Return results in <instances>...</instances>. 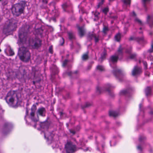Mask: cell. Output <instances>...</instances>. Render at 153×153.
<instances>
[{
	"label": "cell",
	"mask_w": 153,
	"mask_h": 153,
	"mask_svg": "<svg viewBox=\"0 0 153 153\" xmlns=\"http://www.w3.org/2000/svg\"><path fill=\"white\" fill-rule=\"evenodd\" d=\"M109 11V8L108 7H106V8H105L104 10H103V12L104 13H105V14H106Z\"/></svg>",
	"instance_id": "ffe728a7"
},
{
	"label": "cell",
	"mask_w": 153,
	"mask_h": 153,
	"mask_svg": "<svg viewBox=\"0 0 153 153\" xmlns=\"http://www.w3.org/2000/svg\"><path fill=\"white\" fill-rule=\"evenodd\" d=\"M121 33H118L115 36V39L117 42H119L121 41Z\"/></svg>",
	"instance_id": "7c38bea8"
},
{
	"label": "cell",
	"mask_w": 153,
	"mask_h": 153,
	"mask_svg": "<svg viewBox=\"0 0 153 153\" xmlns=\"http://www.w3.org/2000/svg\"><path fill=\"white\" fill-rule=\"evenodd\" d=\"M109 114L110 117H117L119 115L118 112H117L116 111H113V110L109 111Z\"/></svg>",
	"instance_id": "30bf717a"
},
{
	"label": "cell",
	"mask_w": 153,
	"mask_h": 153,
	"mask_svg": "<svg viewBox=\"0 0 153 153\" xmlns=\"http://www.w3.org/2000/svg\"><path fill=\"white\" fill-rule=\"evenodd\" d=\"M66 149L67 153H73L75 150V147L71 143L69 142L66 144Z\"/></svg>",
	"instance_id": "52a82bcc"
},
{
	"label": "cell",
	"mask_w": 153,
	"mask_h": 153,
	"mask_svg": "<svg viewBox=\"0 0 153 153\" xmlns=\"http://www.w3.org/2000/svg\"><path fill=\"white\" fill-rule=\"evenodd\" d=\"M78 32L80 37L84 36L85 34V29L81 27H78Z\"/></svg>",
	"instance_id": "9c48e42d"
},
{
	"label": "cell",
	"mask_w": 153,
	"mask_h": 153,
	"mask_svg": "<svg viewBox=\"0 0 153 153\" xmlns=\"http://www.w3.org/2000/svg\"><path fill=\"white\" fill-rule=\"evenodd\" d=\"M150 1V0H143V1L144 3H145V2H147V1Z\"/></svg>",
	"instance_id": "d4e9b609"
},
{
	"label": "cell",
	"mask_w": 153,
	"mask_h": 153,
	"mask_svg": "<svg viewBox=\"0 0 153 153\" xmlns=\"http://www.w3.org/2000/svg\"><path fill=\"white\" fill-rule=\"evenodd\" d=\"M0 21H1V18H0Z\"/></svg>",
	"instance_id": "484cf974"
},
{
	"label": "cell",
	"mask_w": 153,
	"mask_h": 153,
	"mask_svg": "<svg viewBox=\"0 0 153 153\" xmlns=\"http://www.w3.org/2000/svg\"><path fill=\"white\" fill-rule=\"evenodd\" d=\"M104 0H102V1L101 2H100V3H99V5H98V7H100V6H101L102 5V4H103V2H104Z\"/></svg>",
	"instance_id": "cb8c5ba5"
},
{
	"label": "cell",
	"mask_w": 153,
	"mask_h": 153,
	"mask_svg": "<svg viewBox=\"0 0 153 153\" xmlns=\"http://www.w3.org/2000/svg\"><path fill=\"white\" fill-rule=\"evenodd\" d=\"M69 38L70 39H74V37L73 34L71 32L69 33Z\"/></svg>",
	"instance_id": "ac0fdd59"
},
{
	"label": "cell",
	"mask_w": 153,
	"mask_h": 153,
	"mask_svg": "<svg viewBox=\"0 0 153 153\" xmlns=\"http://www.w3.org/2000/svg\"><path fill=\"white\" fill-rule=\"evenodd\" d=\"M142 69L141 68L136 66L134 67V69H133V71H132V75L133 76H137L138 75H139L142 73Z\"/></svg>",
	"instance_id": "ba28073f"
},
{
	"label": "cell",
	"mask_w": 153,
	"mask_h": 153,
	"mask_svg": "<svg viewBox=\"0 0 153 153\" xmlns=\"http://www.w3.org/2000/svg\"><path fill=\"white\" fill-rule=\"evenodd\" d=\"M111 60L113 62H117L118 60V57L117 55H113L111 58Z\"/></svg>",
	"instance_id": "8fae6325"
},
{
	"label": "cell",
	"mask_w": 153,
	"mask_h": 153,
	"mask_svg": "<svg viewBox=\"0 0 153 153\" xmlns=\"http://www.w3.org/2000/svg\"><path fill=\"white\" fill-rule=\"evenodd\" d=\"M6 101L10 106L15 107L18 103V97L15 91H11L8 93L6 98Z\"/></svg>",
	"instance_id": "7a4b0ae2"
},
{
	"label": "cell",
	"mask_w": 153,
	"mask_h": 153,
	"mask_svg": "<svg viewBox=\"0 0 153 153\" xmlns=\"http://www.w3.org/2000/svg\"><path fill=\"white\" fill-rule=\"evenodd\" d=\"M151 92V88L150 87H148L146 88L145 90V94L146 95H148L150 94V93Z\"/></svg>",
	"instance_id": "4fadbf2b"
},
{
	"label": "cell",
	"mask_w": 153,
	"mask_h": 153,
	"mask_svg": "<svg viewBox=\"0 0 153 153\" xmlns=\"http://www.w3.org/2000/svg\"><path fill=\"white\" fill-rule=\"evenodd\" d=\"M25 3L21 2L17 3L14 5L12 8L11 11L13 14L15 16H18L23 13L25 9Z\"/></svg>",
	"instance_id": "277c9868"
},
{
	"label": "cell",
	"mask_w": 153,
	"mask_h": 153,
	"mask_svg": "<svg viewBox=\"0 0 153 153\" xmlns=\"http://www.w3.org/2000/svg\"><path fill=\"white\" fill-rule=\"evenodd\" d=\"M29 44L30 46L33 48H38L42 45V42L39 39L35 38L31 39Z\"/></svg>",
	"instance_id": "8992f818"
},
{
	"label": "cell",
	"mask_w": 153,
	"mask_h": 153,
	"mask_svg": "<svg viewBox=\"0 0 153 153\" xmlns=\"http://www.w3.org/2000/svg\"><path fill=\"white\" fill-rule=\"evenodd\" d=\"M18 57L22 61L27 62L30 60L31 54L27 48L23 47L19 48L18 53Z\"/></svg>",
	"instance_id": "3957f363"
},
{
	"label": "cell",
	"mask_w": 153,
	"mask_h": 153,
	"mask_svg": "<svg viewBox=\"0 0 153 153\" xmlns=\"http://www.w3.org/2000/svg\"><path fill=\"white\" fill-rule=\"evenodd\" d=\"M106 52H104L101 57V59L102 60H102H104V59H105V58H106Z\"/></svg>",
	"instance_id": "2e32d148"
},
{
	"label": "cell",
	"mask_w": 153,
	"mask_h": 153,
	"mask_svg": "<svg viewBox=\"0 0 153 153\" xmlns=\"http://www.w3.org/2000/svg\"><path fill=\"white\" fill-rule=\"evenodd\" d=\"M123 2L125 4H127V5H130L131 3V0H123Z\"/></svg>",
	"instance_id": "e0dca14e"
},
{
	"label": "cell",
	"mask_w": 153,
	"mask_h": 153,
	"mask_svg": "<svg viewBox=\"0 0 153 153\" xmlns=\"http://www.w3.org/2000/svg\"><path fill=\"white\" fill-rule=\"evenodd\" d=\"M18 22L16 19H11L6 22L3 29V32L6 34H11L16 29Z\"/></svg>",
	"instance_id": "6da1fadb"
},
{
	"label": "cell",
	"mask_w": 153,
	"mask_h": 153,
	"mask_svg": "<svg viewBox=\"0 0 153 153\" xmlns=\"http://www.w3.org/2000/svg\"><path fill=\"white\" fill-rule=\"evenodd\" d=\"M82 59L84 60H87L89 59V56L88 53H85L83 55L82 57Z\"/></svg>",
	"instance_id": "5bb4252c"
},
{
	"label": "cell",
	"mask_w": 153,
	"mask_h": 153,
	"mask_svg": "<svg viewBox=\"0 0 153 153\" xmlns=\"http://www.w3.org/2000/svg\"><path fill=\"white\" fill-rule=\"evenodd\" d=\"M29 26L25 25L22 27L19 32V37L21 42L24 43L28 36L29 33Z\"/></svg>",
	"instance_id": "5b68a950"
},
{
	"label": "cell",
	"mask_w": 153,
	"mask_h": 153,
	"mask_svg": "<svg viewBox=\"0 0 153 153\" xmlns=\"http://www.w3.org/2000/svg\"><path fill=\"white\" fill-rule=\"evenodd\" d=\"M68 60H66L64 61L63 64V67H65V66H66V65L68 64Z\"/></svg>",
	"instance_id": "603a6c76"
},
{
	"label": "cell",
	"mask_w": 153,
	"mask_h": 153,
	"mask_svg": "<svg viewBox=\"0 0 153 153\" xmlns=\"http://www.w3.org/2000/svg\"><path fill=\"white\" fill-rule=\"evenodd\" d=\"M108 29L107 27H104L103 28V32L104 33L106 34L107 32V31H108Z\"/></svg>",
	"instance_id": "44dd1931"
},
{
	"label": "cell",
	"mask_w": 153,
	"mask_h": 153,
	"mask_svg": "<svg viewBox=\"0 0 153 153\" xmlns=\"http://www.w3.org/2000/svg\"><path fill=\"white\" fill-rule=\"evenodd\" d=\"M97 69L101 71H103L105 70V68H104L103 66H102V65H98L97 67Z\"/></svg>",
	"instance_id": "9a60e30c"
},
{
	"label": "cell",
	"mask_w": 153,
	"mask_h": 153,
	"mask_svg": "<svg viewBox=\"0 0 153 153\" xmlns=\"http://www.w3.org/2000/svg\"><path fill=\"white\" fill-rule=\"evenodd\" d=\"M91 105H92L91 103H86V104H85V106H84V107H83V108H86V107H90L91 106Z\"/></svg>",
	"instance_id": "d6986e66"
},
{
	"label": "cell",
	"mask_w": 153,
	"mask_h": 153,
	"mask_svg": "<svg viewBox=\"0 0 153 153\" xmlns=\"http://www.w3.org/2000/svg\"><path fill=\"white\" fill-rule=\"evenodd\" d=\"M44 110V108H42V109H39V114H41V115H42V113H43Z\"/></svg>",
	"instance_id": "7402d4cb"
}]
</instances>
